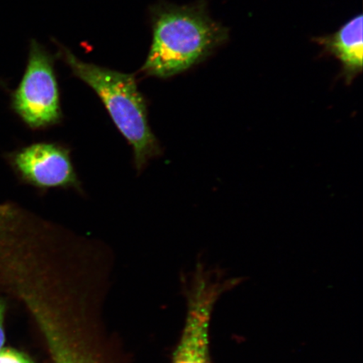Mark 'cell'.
Listing matches in <instances>:
<instances>
[{
    "label": "cell",
    "instance_id": "6da1fadb",
    "mask_svg": "<svg viewBox=\"0 0 363 363\" xmlns=\"http://www.w3.org/2000/svg\"><path fill=\"white\" fill-rule=\"evenodd\" d=\"M152 43L140 69L145 75L169 79L207 57L226 39L223 27L201 6L159 4L152 9Z\"/></svg>",
    "mask_w": 363,
    "mask_h": 363
},
{
    "label": "cell",
    "instance_id": "7a4b0ae2",
    "mask_svg": "<svg viewBox=\"0 0 363 363\" xmlns=\"http://www.w3.org/2000/svg\"><path fill=\"white\" fill-rule=\"evenodd\" d=\"M57 56L101 99L113 123L133 150L136 171L143 172L150 160L161 155L162 149L150 125L147 101L135 77L82 61L61 45Z\"/></svg>",
    "mask_w": 363,
    "mask_h": 363
},
{
    "label": "cell",
    "instance_id": "3957f363",
    "mask_svg": "<svg viewBox=\"0 0 363 363\" xmlns=\"http://www.w3.org/2000/svg\"><path fill=\"white\" fill-rule=\"evenodd\" d=\"M54 62L42 45L31 40L24 75L11 94V110L33 130L47 129L62 120Z\"/></svg>",
    "mask_w": 363,
    "mask_h": 363
},
{
    "label": "cell",
    "instance_id": "277c9868",
    "mask_svg": "<svg viewBox=\"0 0 363 363\" xmlns=\"http://www.w3.org/2000/svg\"><path fill=\"white\" fill-rule=\"evenodd\" d=\"M238 284L216 271L198 267L189 294L188 315L172 363H211L208 328L213 308L222 294Z\"/></svg>",
    "mask_w": 363,
    "mask_h": 363
},
{
    "label": "cell",
    "instance_id": "5b68a950",
    "mask_svg": "<svg viewBox=\"0 0 363 363\" xmlns=\"http://www.w3.org/2000/svg\"><path fill=\"white\" fill-rule=\"evenodd\" d=\"M17 178L23 184L47 191L82 186L71 159L70 150L55 143H35L6 155Z\"/></svg>",
    "mask_w": 363,
    "mask_h": 363
},
{
    "label": "cell",
    "instance_id": "8992f818",
    "mask_svg": "<svg viewBox=\"0 0 363 363\" xmlns=\"http://www.w3.org/2000/svg\"><path fill=\"white\" fill-rule=\"evenodd\" d=\"M362 15L354 17L337 33L318 40L326 51L342 62L343 74L351 82L362 71Z\"/></svg>",
    "mask_w": 363,
    "mask_h": 363
},
{
    "label": "cell",
    "instance_id": "52a82bcc",
    "mask_svg": "<svg viewBox=\"0 0 363 363\" xmlns=\"http://www.w3.org/2000/svg\"><path fill=\"white\" fill-rule=\"evenodd\" d=\"M52 353L54 363H96L88 354L67 337L55 319H47L40 324Z\"/></svg>",
    "mask_w": 363,
    "mask_h": 363
},
{
    "label": "cell",
    "instance_id": "ba28073f",
    "mask_svg": "<svg viewBox=\"0 0 363 363\" xmlns=\"http://www.w3.org/2000/svg\"><path fill=\"white\" fill-rule=\"evenodd\" d=\"M0 363H33L26 354L11 348L0 350Z\"/></svg>",
    "mask_w": 363,
    "mask_h": 363
},
{
    "label": "cell",
    "instance_id": "9c48e42d",
    "mask_svg": "<svg viewBox=\"0 0 363 363\" xmlns=\"http://www.w3.org/2000/svg\"><path fill=\"white\" fill-rule=\"evenodd\" d=\"M4 305L1 299H0V350L4 347L6 335H4Z\"/></svg>",
    "mask_w": 363,
    "mask_h": 363
},
{
    "label": "cell",
    "instance_id": "30bf717a",
    "mask_svg": "<svg viewBox=\"0 0 363 363\" xmlns=\"http://www.w3.org/2000/svg\"><path fill=\"white\" fill-rule=\"evenodd\" d=\"M7 87L6 82L0 79V89H6Z\"/></svg>",
    "mask_w": 363,
    "mask_h": 363
}]
</instances>
